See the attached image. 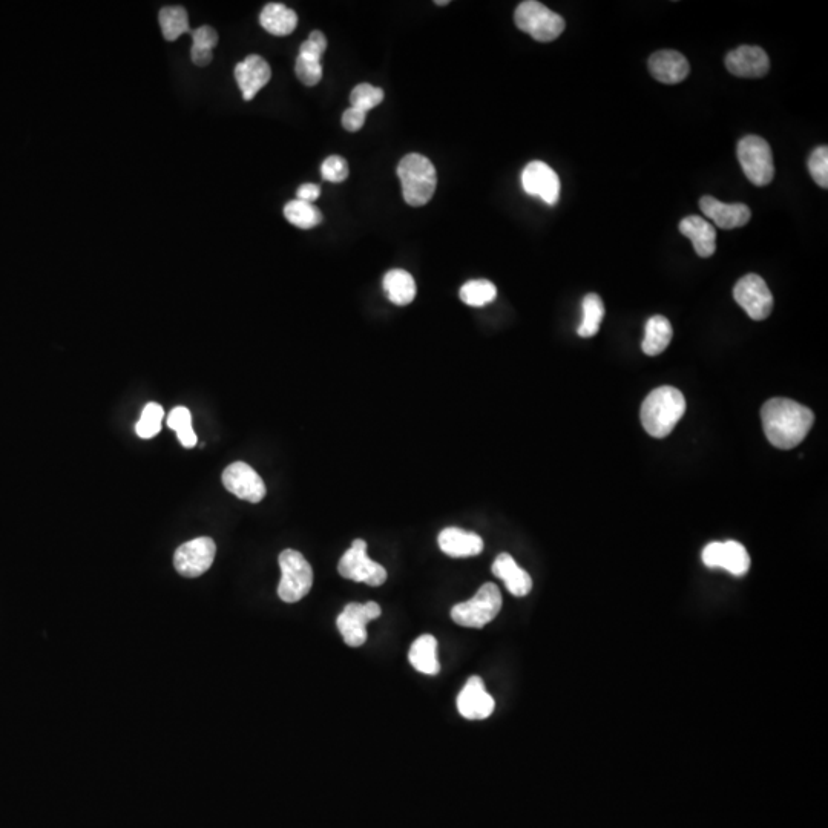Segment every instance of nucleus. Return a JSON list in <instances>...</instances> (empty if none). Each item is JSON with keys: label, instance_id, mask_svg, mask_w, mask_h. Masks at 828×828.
Segmentation results:
<instances>
[{"label": "nucleus", "instance_id": "f257e3e1", "mask_svg": "<svg viewBox=\"0 0 828 828\" xmlns=\"http://www.w3.org/2000/svg\"><path fill=\"white\" fill-rule=\"evenodd\" d=\"M764 433L773 447L792 450L804 441L812 430L815 414L810 408L792 399H770L761 408Z\"/></svg>", "mask_w": 828, "mask_h": 828}, {"label": "nucleus", "instance_id": "f03ea898", "mask_svg": "<svg viewBox=\"0 0 828 828\" xmlns=\"http://www.w3.org/2000/svg\"><path fill=\"white\" fill-rule=\"evenodd\" d=\"M686 411V399L678 388L658 387L641 405V424L652 437L669 436Z\"/></svg>", "mask_w": 828, "mask_h": 828}, {"label": "nucleus", "instance_id": "7ed1b4c3", "mask_svg": "<svg viewBox=\"0 0 828 828\" xmlns=\"http://www.w3.org/2000/svg\"><path fill=\"white\" fill-rule=\"evenodd\" d=\"M402 194L410 206H425L433 198L437 174L433 163L421 154H408L398 166Z\"/></svg>", "mask_w": 828, "mask_h": 828}, {"label": "nucleus", "instance_id": "20e7f679", "mask_svg": "<svg viewBox=\"0 0 828 828\" xmlns=\"http://www.w3.org/2000/svg\"><path fill=\"white\" fill-rule=\"evenodd\" d=\"M502 603L500 589L494 583H485L471 600L451 609V618L464 628L482 629L499 615Z\"/></svg>", "mask_w": 828, "mask_h": 828}, {"label": "nucleus", "instance_id": "39448f33", "mask_svg": "<svg viewBox=\"0 0 828 828\" xmlns=\"http://www.w3.org/2000/svg\"><path fill=\"white\" fill-rule=\"evenodd\" d=\"M514 22L523 33L537 42H552L565 31L566 23L560 14L549 10L536 0H526L517 7Z\"/></svg>", "mask_w": 828, "mask_h": 828}, {"label": "nucleus", "instance_id": "423d86ee", "mask_svg": "<svg viewBox=\"0 0 828 828\" xmlns=\"http://www.w3.org/2000/svg\"><path fill=\"white\" fill-rule=\"evenodd\" d=\"M281 582L278 595L286 603L303 600L313 586V569L306 557L295 549L280 554Z\"/></svg>", "mask_w": 828, "mask_h": 828}, {"label": "nucleus", "instance_id": "0eeeda50", "mask_svg": "<svg viewBox=\"0 0 828 828\" xmlns=\"http://www.w3.org/2000/svg\"><path fill=\"white\" fill-rule=\"evenodd\" d=\"M738 160L744 174L755 186H767L775 177L773 154L769 143L756 135H747L738 143Z\"/></svg>", "mask_w": 828, "mask_h": 828}, {"label": "nucleus", "instance_id": "6e6552de", "mask_svg": "<svg viewBox=\"0 0 828 828\" xmlns=\"http://www.w3.org/2000/svg\"><path fill=\"white\" fill-rule=\"evenodd\" d=\"M338 572L344 579L368 586H381L387 580L384 566L367 556V542L362 539L355 540L339 560Z\"/></svg>", "mask_w": 828, "mask_h": 828}, {"label": "nucleus", "instance_id": "1a4fd4ad", "mask_svg": "<svg viewBox=\"0 0 828 828\" xmlns=\"http://www.w3.org/2000/svg\"><path fill=\"white\" fill-rule=\"evenodd\" d=\"M733 298L736 303L743 307L744 312L753 319V321H763L769 318L773 310V295L770 292L769 286L761 276L755 273L743 276L735 289H733Z\"/></svg>", "mask_w": 828, "mask_h": 828}, {"label": "nucleus", "instance_id": "9d476101", "mask_svg": "<svg viewBox=\"0 0 828 828\" xmlns=\"http://www.w3.org/2000/svg\"><path fill=\"white\" fill-rule=\"evenodd\" d=\"M217 554V545L211 537H198L191 542L178 546L174 556V566L178 574L188 579L200 577L209 571Z\"/></svg>", "mask_w": 828, "mask_h": 828}, {"label": "nucleus", "instance_id": "9b49d317", "mask_svg": "<svg viewBox=\"0 0 828 828\" xmlns=\"http://www.w3.org/2000/svg\"><path fill=\"white\" fill-rule=\"evenodd\" d=\"M381 606L375 602L350 603L336 620L338 631L344 637L345 644L350 648H359L367 641L368 621L381 617Z\"/></svg>", "mask_w": 828, "mask_h": 828}, {"label": "nucleus", "instance_id": "f8f14e48", "mask_svg": "<svg viewBox=\"0 0 828 828\" xmlns=\"http://www.w3.org/2000/svg\"><path fill=\"white\" fill-rule=\"evenodd\" d=\"M223 485L229 493L250 503L261 502L267 493L266 485L260 474L246 462L230 464L224 470Z\"/></svg>", "mask_w": 828, "mask_h": 828}, {"label": "nucleus", "instance_id": "ddd939ff", "mask_svg": "<svg viewBox=\"0 0 828 828\" xmlns=\"http://www.w3.org/2000/svg\"><path fill=\"white\" fill-rule=\"evenodd\" d=\"M703 563L707 568H721L730 574H747L750 569V556L747 549L740 542H713L704 548Z\"/></svg>", "mask_w": 828, "mask_h": 828}, {"label": "nucleus", "instance_id": "4468645a", "mask_svg": "<svg viewBox=\"0 0 828 828\" xmlns=\"http://www.w3.org/2000/svg\"><path fill=\"white\" fill-rule=\"evenodd\" d=\"M522 186L526 194L542 198L549 206H554L559 201V175L543 161H533L523 169Z\"/></svg>", "mask_w": 828, "mask_h": 828}, {"label": "nucleus", "instance_id": "2eb2a0df", "mask_svg": "<svg viewBox=\"0 0 828 828\" xmlns=\"http://www.w3.org/2000/svg\"><path fill=\"white\" fill-rule=\"evenodd\" d=\"M726 66L733 76L758 79L769 73L770 60L763 48L744 45L727 54Z\"/></svg>", "mask_w": 828, "mask_h": 828}, {"label": "nucleus", "instance_id": "dca6fc26", "mask_svg": "<svg viewBox=\"0 0 828 828\" xmlns=\"http://www.w3.org/2000/svg\"><path fill=\"white\" fill-rule=\"evenodd\" d=\"M457 709L467 720H487L494 712V700L483 684L482 678L471 677L460 690Z\"/></svg>", "mask_w": 828, "mask_h": 828}, {"label": "nucleus", "instance_id": "f3484780", "mask_svg": "<svg viewBox=\"0 0 828 828\" xmlns=\"http://www.w3.org/2000/svg\"><path fill=\"white\" fill-rule=\"evenodd\" d=\"M272 69L269 63L257 54H250L235 66V79L246 102L255 99L258 92L270 82Z\"/></svg>", "mask_w": 828, "mask_h": 828}, {"label": "nucleus", "instance_id": "a211bd4d", "mask_svg": "<svg viewBox=\"0 0 828 828\" xmlns=\"http://www.w3.org/2000/svg\"><path fill=\"white\" fill-rule=\"evenodd\" d=\"M700 209L707 218L717 224L721 229L732 230L746 226L752 218L749 206L743 203L726 204L721 203L717 198L706 197L700 200Z\"/></svg>", "mask_w": 828, "mask_h": 828}, {"label": "nucleus", "instance_id": "6ab92c4d", "mask_svg": "<svg viewBox=\"0 0 828 828\" xmlns=\"http://www.w3.org/2000/svg\"><path fill=\"white\" fill-rule=\"evenodd\" d=\"M649 71L658 82L675 85L689 76L690 66L686 57L678 51L663 50L652 54L649 59Z\"/></svg>", "mask_w": 828, "mask_h": 828}, {"label": "nucleus", "instance_id": "aec40b11", "mask_svg": "<svg viewBox=\"0 0 828 828\" xmlns=\"http://www.w3.org/2000/svg\"><path fill=\"white\" fill-rule=\"evenodd\" d=\"M437 542H439L442 552H445L447 556L454 557V559L479 556L480 552L483 551L482 537L460 528H445L439 534Z\"/></svg>", "mask_w": 828, "mask_h": 828}, {"label": "nucleus", "instance_id": "412c9836", "mask_svg": "<svg viewBox=\"0 0 828 828\" xmlns=\"http://www.w3.org/2000/svg\"><path fill=\"white\" fill-rule=\"evenodd\" d=\"M493 574L505 583L506 589L516 597H525L533 589L531 575L517 565L510 554H500L493 563Z\"/></svg>", "mask_w": 828, "mask_h": 828}, {"label": "nucleus", "instance_id": "4be33fe9", "mask_svg": "<svg viewBox=\"0 0 828 828\" xmlns=\"http://www.w3.org/2000/svg\"><path fill=\"white\" fill-rule=\"evenodd\" d=\"M680 232L694 244L698 257H712L717 250V230L698 215H690L680 223Z\"/></svg>", "mask_w": 828, "mask_h": 828}, {"label": "nucleus", "instance_id": "5701e85b", "mask_svg": "<svg viewBox=\"0 0 828 828\" xmlns=\"http://www.w3.org/2000/svg\"><path fill=\"white\" fill-rule=\"evenodd\" d=\"M411 666L425 675H437L441 671V664L437 661V641L433 635H421L411 644L408 654Z\"/></svg>", "mask_w": 828, "mask_h": 828}, {"label": "nucleus", "instance_id": "b1692460", "mask_svg": "<svg viewBox=\"0 0 828 828\" xmlns=\"http://www.w3.org/2000/svg\"><path fill=\"white\" fill-rule=\"evenodd\" d=\"M261 27L273 36H289L298 25L295 11L283 4H267L260 14Z\"/></svg>", "mask_w": 828, "mask_h": 828}, {"label": "nucleus", "instance_id": "393cba45", "mask_svg": "<svg viewBox=\"0 0 828 828\" xmlns=\"http://www.w3.org/2000/svg\"><path fill=\"white\" fill-rule=\"evenodd\" d=\"M672 336H674V330H672L669 319L661 315L652 316L646 324L641 349L648 356L661 355L671 344Z\"/></svg>", "mask_w": 828, "mask_h": 828}, {"label": "nucleus", "instance_id": "a878e982", "mask_svg": "<svg viewBox=\"0 0 828 828\" xmlns=\"http://www.w3.org/2000/svg\"><path fill=\"white\" fill-rule=\"evenodd\" d=\"M384 290L388 299L396 306H408L416 298L414 278L402 269L390 270L384 276Z\"/></svg>", "mask_w": 828, "mask_h": 828}, {"label": "nucleus", "instance_id": "bb28decb", "mask_svg": "<svg viewBox=\"0 0 828 828\" xmlns=\"http://www.w3.org/2000/svg\"><path fill=\"white\" fill-rule=\"evenodd\" d=\"M161 33L169 42H174L183 34L191 33L188 11L183 7H166L158 13Z\"/></svg>", "mask_w": 828, "mask_h": 828}, {"label": "nucleus", "instance_id": "cd10ccee", "mask_svg": "<svg viewBox=\"0 0 828 828\" xmlns=\"http://www.w3.org/2000/svg\"><path fill=\"white\" fill-rule=\"evenodd\" d=\"M603 318H605V306H603L602 298L597 293H589L583 299V319L577 333L582 338H592L600 330Z\"/></svg>", "mask_w": 828, "mask_h": 828}, {"label": "nucleus", "instance_id": "c85d7f7f", "mask_svg": "<svg viewBox=\"0 0 828 828\" xmlns=\"http://www.w3.org/2000/svg\"><path fill=\"white\" fill-rule=\"evenodd\" d=\"M284 217L298 229H312L322 221V214L318 207L299 200H293L286 204Z\"/></svg>", "mask_w": 828, "mask_h": 828}, {"label": "nucleus", "instance_id": "c756f323", "mask_svg": "<svg viewBox=\"0 0 828 828\" xmlns=\"http://www.w3.org/2000/svg\"><path fill=\"white\" fill-rule=\"evenodd\" d=\"M496 296V286L488 280L468 281L460 289V299L471 307L487 306V304L493 303Z\"/></svg>", "mask_w": 828, "mask_h": 828}, {"label": "nucleus", "instance_id": "7c9ffc66", "mask_svg": "<svg viewBox=\"0 0 828 828\" xmlns=\"http://www.w3.org/2000/svg\"><path fill=\"white\" fill-rule=\"evenodd\" d=\"M169 428L177 433L178 441L184 448H192L197 445V434L192 428V414L186 407H177L169 413Z\"/></svg>", "mask_w": 828, "mask_h": 828}, {"label": "nucleus", "instance_id": "2f4dec72", "mask_svg": "<svg viewBox=\"0 0 828 828\" xmlns=\"http://www.w3.org/2000/svg\"><path fill=\"white\" fill-rule=\"evenodd\" d=\"M165 418V410L161 405L151 402L142 411V418L135 425V431L142 439H151L161 430V422Z\"/></svg>", "mask_w": 828, "mask_h": 828}, {"label": "nucleus", "instance_id": "473e14b6", "mask_svg": "<svg viewBox=\"0 0 828 828\" xmlns=\"http://www.w3.org/2000/svg\"><path fill=\"white\" fill-rule=\"evenodd\" d=\"M382 100H384V91L381 88L370 85V83H361L350 94L352 108L359 109V111L365 112V114L370 109L381 105Z\"/></svg>", "mask_w": 828, "mask_h": 828}, {"label": "nucleus", "instance_id": "72a5a7b5", "mask_svg": "<svg viewBox=\"0 0 828 828\" xmlns=\"http://www.w3.org/2000/svg\"><path fill=\"white\" fill-rule=\"evenodd\" d=\"M809 171L813 180L821 188H828V148L819 146L809 158Z\"/></svg>", "mask_w": 828, "mask_h": 828}, {"label": "nucleus", "instance_id": "f704fd0d", "mask_svg": "<svg viewBox=\"0 0 828 828\" xmlns=\"http://www.w3.org/2000/svg\"><path fill=\"white\" fill-rule=\"evenodd\" d=\"M321 174L322 178L330 183H342L349 177V163L339 155H330L322 163Z\"/></svg>", "mask_w": 828, "mask_h": 828}, {"label": "nucleus", "instance_id": "c9c22d12", "mask_svg": "<svg viewBox=\"0 0 828 828\" xmlns=\"http://www.w3.org/2000/svg\"><path fill=\"white\" fill-rule=\"evenodd\" d=\"M295 73L299 82L306 86H316L322 79V65L321 62H313V60L303 59L299 57L295 63Z\"/></svg>", "mask_w": 828, "mask_h": 828}, {"label": "nucleus", "instance_id": "e433bc0d", "mask_svg": "<svg viewBox=\"0 0 828 828\" xmlns=\"http://www.w3.org/2000/svg\"><path fill=\"white\" fill-rule=\"evenodd\" d=\"M327 39L321 31H313L309 39L299 48V57L303 59L313 60V62H321L322 54L326 53Z\"/></svg>", "mask_w": 828, "mask_h": 828}, {"label": "nucleus", "instance_id": "4c0bfd02", "mask_svg": "<svg viewBox=\"0 0 828 828\" xmlns=\"http://www.w3.org/2000/svg\"><path fill=\"white\" fill-rule=\"evenodd\" d=\"M192 40H194L192 46H195V48L214 51L215 46L218 45V33L214 28L204 25V27L192 31Z\"/></svg>", "mask_w": 828, "mask_h": 828}, {"label": "nucleus", "instance_id": "58836bf2", "mask_svg": "<svg viewBox=\"0 0 828 828\" xmlns=\"http://www.w3.org/2000/svg\"><path fill=\"white\" fill-rule=\"evenodd\" d=\"M367 114L356 108H349L342 114V126L349 132H356L365 125Z\"/></svg>", "mask_w": 828, "mask_h": 828}, {"label": "nucleus", "instance_id": "ea45409f", "mask_svg": "<svg viewBox=\"0 0 828 828\" xmlns=\"http://www.w3.org/2000/svg\"><path fill=\"white\" fill-rule=\"evenodd\" d=\"M319 195H321V188H319L318 184L313 183H306L303 186H299L298 192H296V197H298L299 201H306V203L310 204L318 200Z\"/></svg>", "mask_w": 828, "mask_h": 828}, {"label": "nucleus", "instance_id": "a19ab883", "mask_svg": "<svg viewBox=\"0 0 828 828\" xmlns=\"http://www.w3.org/2000/svg\"><path fill=\"white\" fill-rule=\"evenodd\" d=\"M191 59L197 66H207L214 59V54H212V51L201 50V48L192 46Z\"/></svg>", "mask_w": 828, "mask_h": 828}, {"label": "nucleus", "instance_id": "79ce46f5", "mask_svg": "<svg viewBox=\"0 0 828 828\" xmlns=\"http://www.w3.org/2000/svg\"><path fill=\"white\" fill-rule=\"evenodd\" d=\"M448 4H450V2H448V0H444V2H439V0H437V2H436V5H448Z\"/></svg>", "mask_w": 828, "mask_h": 828}]
</instances>
